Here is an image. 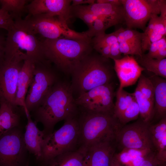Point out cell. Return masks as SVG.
<instances>
[{
  "instance_id": "6da1fadb",
  "label": "cell",
  "mask_w": 166,
  "mask_h": 166,
  "mask_svg": "<svg viewBox=\"0 0 166 166\" xmlns=\"http://www.w3.org/2000/svg\"><path fill=\"white\" fill-rule=\"evenodd\" d=\"M73 94L70 85L58 81L40 105L32 112L34 121L42 124L45 136L52 132L55 125L59 121L77 116L78 106Z\"/></svg>"
},
{
  "instance_id": "7a4b0ae2",
  "label": "cell",
  "mask_w": 166,
  "mask_h": 166,
  "mask_svg": "<svg viewBox=\"0 0 166 166\" xmlns=\"http://www.w3.org/2000/svg\"><path fill=\"white\" fill-rule=\"evenodd\" d=\"M91 41L45 39L42 42L45 59L64 73L71 75L80 62L93 50Z\"/></svg>"
},
{
  "instance_id": "3957f363",
  "label": "cell",
  "mask_w": 166,
  "mask_h": 166,
  "mask_svg": "<svg viewBox=\"0 0 166 166\" xmlns=\"http://www.w3.org/2000/svg\"><path fill=\"white\" fill-rule=\"evenodd\" d=\"M78 120V145L84 150L99 143L113 141L123 126L111 113L85 111Z\"/></svg>"
},
{
  "instance_id": "277c9868",
  "label": "cell",
  "mask_w": 166,
  "mask_h": 166,
  "mask_svg": "<svg viewBox=\"0 0 166 166\" xmlns=\"http://www.w3.org/2000/svg\"><path fill=\"white\" fill-rule=\"evenodd\" d=\"M97 53H93V51L84 58L71 74V88L73 92H77L78 95L97 87L111 82L113 68L109 58Z\"/></svg>"
},
{
  "instance_id": "5b68a950",
  "label": "cell",
  "mask_w": 166,
  "mask_h": 166,
  "mask_svg": "<svg viewBox=\"0 0 166 166\" xmlns=\"http://www.w3.org/2000/svg\"><path fill=\"white\" fill-rule=\"evenodd\" d=\"M4 58H14L24 61L30 60L35 63L46 61L42 42L27 30L15 23L7 31Z\"/></svg>"
},
{
  "instance_id": "8992f818",
  "label": "cell",
  "mask_w": 166,
  "mask_h": 166,
  "mask_svg": "<svg viewBox=\"0 0 166 166\" xmlns=\"http://www.w3.org/2000/svg\"><path fill=\"white\" fill-rule=\"evenodd\" d=\"M15 23L34 34H38L45 39L64 38L75 39L91 40L85 31L78 32L69 27L68 23L57 17L44 14L28 16L24 19L14 20Z\"/></svg>"
},
{
  "instance_id": "52a82bcc",
  "label": "cell",
  "mask_w": 166,
  "mask_h": 166,
  "mask_svg": "<svg viewBox=\"0 0 166 166\" xmlns=\"http://www.w3.org/2000/svg\"><path fill=\"white\" fill-rule=\"evenodd\" d=\"M79 124L76 116L65 121L59 129L44 136L40 162L45 161L61 154L75 150L78 145Z\"/></svg>"
},
{
  "instance_id": "ba28073f",
  "label": "cell",
  "mask_w": 166,
  "mask_h": 166,
  "mask_svg": "<svg viewBox=\"0 0 166 166\" xmlns=\"http://www.w3.org/2000/svg\"><path fill=\"white\" fill-rule=\"evenodd\" d=\"M57 76L48 61L35 63L32 80L25 99L30 113L38 107L53 86L58 81Z\"/></svg>"
},
{
  "instance_id": "9c48e42d",
  "label": "cell",
  "mask_w": 166,
  "mask_h": 166,
  "mask_svg": "<svg viewBox=\"0 0 166 166\" xmlns=\"http://www.w3.org/2000/svg\"><path fill=\"white\" fill-rule=\"evenodd\" d=\"M21 128L16 127L0 137V166H25L27 152Z\"/></svg>"
},
{
  "instance_id": "30bf717a",
  "label": "cell",
  "mask_w": 166,
  "mask_h": 166,
  "mask_svg": "<svg viewBox=\"0 0 166 166\" xmlns=\"http://www.w3.org/2000/svg\"><path fill=\"white\" fill-rule=\"evenodd\" d=\"M124 10V22L127 28L144 30L154 15L160 14V0H120Z\"/></svg>"
},
{
  "instance_id": "8fae6325",
  "label": "cell",
  "mask_w": 166,
  "mask_h": 166,
  "mask_svg": "<svg viewBox=\"0 0 166 166\" xmlns=\"http://www.w3.org/2000/svg\"><path fill=\"white\" fill-rule=\"evenodd\" d=\"M150 123L141 119L123 126L115 140L122 150L124 148L154 150L150 130Z\"/></svg>"
},
{
  "instance_id": "7c38bea8",
  "label": "cell",
  "mask_w": 166,
  "mask_h": 166,
  "mask_svg": "<svg viewBox=\"0 0 166 166\" xmlns=\"http://www.w3.org/2000/svg\"><path fill=\"white\" fill-rule=\"evenodd\" d=\"M114 95L113 85L110 82L80 94L75 101L86 111L113 113Z\"/></svg>"
},
{
  "instance_id": "4fadbf2b",
  "label": "cell",
  "mask_w": 166,
  "mask_h": 166,
  "mask_svg": "<svg viewBox=\"0 0 166 166\" xmlns=\"http://www.w3.org/2000/svg\"><path fill=\"white\" fill-rule=\"evenodd\" d=\"M23 62L12 58L4 59L0 63V101H6L16 106L17 82Z\"/></svg>"
},
{
  "instance_id": "5bb4252c",
  "label": "cell",
  "mask_w": 166,
  "mask_h": 166,
  "mask_svg": "<svg viewBox=\"0 0 166 166\" xmlns=\"http://www.w3.org/2000/svg\"><path fill=\"white\" fill-rule=\"evenodd\" d=\"M71 0H34L26 6L28 16L57 17L67 23L72 18Z\"/></svg>"
},
{
  "instance_id": "9a60e30c",
  "label": "cell",
  "mask_w": 166,
  "mask_h": 166,
  "mask_svg": "<svg viewBox=\"0 0 166 166\" xmlns=\"http://www.w3.org/2000/svg\"><path fill=\"white\" fill-rule=\"evenodd\" d=\"M113 61V69L120 82L119 89L134 85L145 69L138 64L134 56L124 55L120 59Z\"/></svg>"
},
{
  "instance_id": "2e32d148",
  "label": "cell",
  "mask_w": 166,
  "mask_h": 166,
  "mask_svg": "<svg viewBox=\"0 0 166 166\" xmlns=\"http://www.w3.org/2000/svg\"><path fill=\"white\" fill-rule=\"evenodd\" d=\"M113 142L99 143L84 150L86 166H110L115 154Z\"/></svg>"
},
{
  "instance_id": "e0dca14e",
  "label": "cell",
  "mask_w": 166,
  "mask_h": 166,
  "mask_svg": "<svg viewBox=\"0 0 166 166\" xmlns=\"http://www.w3.org/2000/svg\"><path fill=\"white\" fill-rule=\"evenodd\" d=\"M35 65V62L31 60H25L18 77L15 105L22 107L26 116L30 113L26 108L25 99L32 80Z\"/></svg>"
},
{
  "instance_id": "ac0fdd59",
  "label": "cell",
  "mask_w": 166,
  "mask_h": 166,
  "mask_svg": "<svg viewBox=\"0 0 166 166\" xmlns=\"http://www.w3.org/2000/svg\"><path fill=\"white\" fill-rule=\"evenodd\" d=\"M27 123L23 134V140L28 152L34 155L39 161L42 155V148L45 135L37 127L31 118L30 113L26 116Z\"/></svg>"
},
{
  "instance_id": "d6986e66",
  "label": "cell",
  "mask_w": 166,
  "mask_h": 166,
  "mask_svg": "<svg viewBox=\"0 0 166 166\" xmlns=\"http://www.w3.org/2000/svg\"><path fill=\"white\" fill-rule=\"evenodd\" d=\"M89 11L98 17L108 18L119 23L124 22V10L120 0H111L110 3L85 5Z\"/></svg>"
},
{
  "instance_id": "ffe728a7",
  "label": "cell",
  "mask_w": 166,
  "mask_h": 166,
  "mask_svg": "<svg viewBox=\"0 0 166 166\" xmlns=\"http://www.w3.org/2000/svg\"><path fill=\"white\" fill-rule=\"evenodd\" d=\"M166 36V26L160 16L153 15L142 33L141 47L143 53L148 50L151 44Z\"/></svg>"
},
{
  "instance_id": "44dd1931",
  "label": "cell",
  "mask_w": 166,
  "mask_h": 166,
  "mask_svg": "<svg viewBox=\"0 0 166 166\" xmlns=\"http://www.w3.org/2000/svg\"><path fill=\"white\" fill-rule=\"evenodd\" d=\"M41 162V166H86L85 152L80 148Z\"/></svg>"
},
{
  "instance_id": "7402d4cb",
  "label": "cell",
  "mask_w": 166,
  "mask_h": 166,
  "mask_svg": "<svg viewBox=\"0 0 166 166\" xmlns=\"http://www.w3.org/2000/svg\"><path fill=\"white\" fill-rule=\"evenodd\" d=\"M17 107L6 101H0V137L19 126L20 115L17 110Z\"/></svg>"
},
{
  "instance_id": "603a6c76",
  "label": "cell",
  "mask_w": 166,
  "mask_h": 166,
  "mask_svg": "<svg viewBox=\"0 0 166 166\" xmlns=\"http://www.w3.org/2000/svg\"><path fill=\"white\" fill-rule=\"evenodd\" d=\"M149 78L154 87V115L161 119L166 117V79L155 75Z\"/></svg>"
},
{
  "instance_id": "cb8c5ba5",
  "label": "cell",
  "mask_w": 166,
  "mask_h": 166,
  "mask_svg": "<svg viewBox=\"0 0 166 166\" xmlns=\"http://www.w3.org/2000/svg\"><path fill=\"white\" fill-rule=\"evenodd\" d=\"M136 56L137 62L145 69L166 79V58L158 60L148 57L144 53L141 56Z\"/></svg>"
},
{
  "instance_id": "d4e9b609",
  "label": "cell",
  "mask_w": 166,
  "mask_h": 166,
  "mask_svg": "<svg viewBox=\"0 0 166 166\" xmlns=\"http://www.w3.org/2000/svg\"><path fill=\"white\" fill-rule=\"evenodd\" d=\"M133 93L139 108L140 119L150 123L154 116V102L144 97L137 87Z\"/></svg>"
},
{
  "instance_id": "484cf974",
  "label": "cell",
  "mask_w": 166,
  "mask_h": 166,
  "mask_svg": "<svg viewBox=\"0 0 166 166\" xmlns=\"http://www.w3.org/2000/svg\"><path fill=\"white\" fill-rule=\"evenodd\" d=\"M114 32L118 42H125L142 48V33L133 29L122 27Z\"/></svg>"
},
{
  "instance_id": "4316f807",
  "label": "cell",
  "mask_w": 166,
  "mask_h": 166,
  "mask_svg": "<svg viewBox=\"0 0 166 166\" xmlns=\"http://www.w3.org/2000/svg\"><path fill=\"white\" fill-rule=\"evenodd\" d=\"M116 101L113 111L114 116L118 119L135 98L133 93H130L123 89H118L116 94Z\"/></svg>"
},
{
  "instance_id": "83f0119b",
  "label": "cell",
  "mask_w": 166,
  "mask_h": 166,
  "mask_svg": "<svg viewBox=\"0 0 166 166\" xmlns=\"http://www.w3.org/2000/svg\"><path fill=\"white\" fill-rule=\"evenodd\" d=\"M119 23L108 18L99 17L94 21L88 30L85 31L89 38H93L105 33V30L109 27Z\"/></svg>"
},
{
  "instance_id": "f1b7e54d",
  "label": "cell",
  "mask_w": 166,
  "mask_h": 166,
  "mask_svg": "<svg viewBox=\"0 0 166 166\" xmlns=\"http://www.w3.org/2000/svg\"><path fill=\"white\" fill-rule=\"evenodd\" d=\"M26 0H0L1 8L7 11L13 17L14 21L21 18V14L26 9Z\"/></svg>"
},
{
  "instance_id": "f546056e",
  "label": "cell",
  "mask_w": 166,
  "mask_h": 166,
  "mask_svg": "<svg viewBox=\"0 0 166 166\" xmlns=\"http://www.w3.org/2000/svg\"><path fill=\"white\" fill-rule=\"evenodd\" d=\"M71 15L72 17L74 16L81 19L87 25L89 28L98 17L88 10L84 5L71 6Z\"/></svg>"
},
{
  "instance_id": "4dcf8cb0",
  "label": "cell",
  "mask_w": 166,
  "mask_h": 166,
  "mask_svg": "<svg viewBox=\"0 0 166 166\" xmlns=\"http://www.w3.org/2000/svg\"><path fill=\"white\" fill-rule=\"evenodd\" d=\"M148 50V53L145 55L148 57L158 60L166 58V36L152 43Z\"/></svg>"
},
{
  "instance_id": "1f68e13d",
  "label": "cell",
  "mask_w": 166,
  "mask_h": 166,
  "mask_svg": "<svg viewBox=\"0 0 166 166\" xmlns=\"http://www.w3.org/2000/svg\"><path fill=\"white\" fill-rule=\"evenodd\" d=\"M91 41L93 49L95 51L104 46H111L118 42L114 32L109 34L105 33L97 35L93 38Z\"/></svg>"
},
{
  "instance_id": "d6a6232c",
  "label": "cell",
  "mask_w": 166,
  "mask_h": 166,
  "mask_svg": "<svg viewBox=\"0 0 166 166\" xmlns=\"http://www.w3.org/2000/svg\"><path fill=\"white\" fill-rule=\"evenodd\" d=\"M139 115V108L134 98L117 119L123 126L130 121L136 119Z\"/></svg>"
},
{
  "instance_id": "836d02e7",
  "label": "cell",
  "mask_w": 166,
  "mask_h": 166,
  "mask_svg": "<svg viewBox=\"0 0 166 166\" xmlns=\"http://www.w3.org/2000/svg\"><path fill=\"white\" fill-rule=\"evenodd\" d=\"M138 80L137 87L142 95L154 102V87L151 80L141 74Z\"/></svg>"
},
{
  "instance_id": "e575fe53",
  "label": "cell",
  "mask_w": 166,
  "mask_h": 166,
  "mask_svg": "<svg viewBox=\"0 0 166 166\" xmlns=\"http://www.w3.org/2000/svg\"><path fill=\"white\" fill-rule=\"evenodd\" d=\"M119 43L120 51L121 53L124 55L141 56L144 53L141 47L125 42H122Z\"/></svg>"
},
{
  "instance_id": "d590c367",
  "label": "cell",
  "mask_w": 166,
  "mask_h": 166,
  "mask_svg": "<svg viewBox=\"0 0 166 166\" xmlns=\"http://www.w3.org/2000/svg\"><path fill=\"white\" fill-rule=\"evenodd\" d=\"M14 24L12 16L8 12L0 8V28L9 30Z\"/></svg>"
},
{
  "instance_id": "8d00e7d4",
  "label": "cell",
  "mask_w": 166,
  "mask_h": 166,
  "mask_svg": "<svg viewBox=\"0 0 166 166\" xmlns=\"http://www.w3.org/2000/svg\"><path fill=\"white\" fill-rule=\"evenodd\" d=\"M157 157L155 150H152L146 156L145 159L139 166H158L162 163Z\"/></svg>"
},
{
  "instance_id": "74e56055",
  "label": "cell",
  "mask_w": 166,
  "mask_h": 166,
  "mask_svg": "<svg viewBox=\"0 0 166 166\" xmlns=\"http://www.w3.org/2000/svg\"><path fill=\"white\" fill-rule=\"evenodd\" d=\"M123 57L121 53L118 42L115 43L110 46L109 58L113 60L121 59Z\"/></svg>"
},
{
  "instance_id": "f35d334b",
  "label": "cell",
  "mask_w": 166,
  "mask_h": 166,
  "mask_svg": "<svg viewBox=\"0 0 166 166\" xmlns=\"http://www.w3.org/2000/svg\"><path fill=\"white\" fill-rule=\"evenodd\" d=\"M6 38L0 33V63L4 59Z\"/></svg>"
},
{
  "instance_id": "ab89813d",
  "label": "cell",
  "mask_w": 166,
  "mask_h": 166,
  "mask_svg": "<svg viewBox=\"0 0 166 166\" xmlns=\"http://www.w3.org/2000/svg\"><path fill=\"white\" fill-rule=\"evenodd\" d=\"M160 17L166 26V1L160 0Z\"/></svg>"
},
{
  "instance_id": "60d3db41",
  "label": "cell",
  "mask_w": 166,
  "mask_h": 166,
  "mask_svg": "<svg viewBox=\"0 0 166 166\" xmlns=\"http://www.w3.org/2000/svg\"><path fill=\"white\" fill-rule=\"evenodd\" d=\"M96 1L95 0H72L71 6H76L85 4L90 5L95 3Z\"/></svg>"
},
{
  "instance_id": "b9f144b4",
  "label": "cell",
  "mask_w": 166,
  "mask_h": 166,
  "mask_svg": "<svg viewBox=\"0 0 166 166\" xmlns=\"http://www.w3.org/2000/svg\"><path fill=\"white\" fill-rule=\"evenodd\" d=\"M146 156L133 160L123 166H139L144 161Z\"/></svg>"
},
{
  "instance_id": "7bdbcfd3",
  "label": "cell",
  "mask_w": 166,
  "mask_h": 166,
  "mask_svg": "<svg viewBox=\"0 0 166 166\" xmlns=\"http://www.w3.org/2000/svg\"><path fill=\"white\" fill-rule=\"evenodd\" d=\"M110 166H122L116 158L115 154L112 159Z\"/></svg>"
},
{
  "instance_id": "ee69618b",
  "label": "cell",
  "mask_w": 166,
  "mask_h": 166,
  "mask_svg": "<svg viewBox=\"0 0 166 166\" xmlns=\"http://www.w3.org/2000/svg\"><path fill=\"white\" fill-rule=\"evenodd\" d=\"M166 162H162L158 166H166Z\"/></svg>"
},
{
  "instance_id": "f6af8a7d",
  "label": "cell",
  "mask_w": 166,
  "mask_h": 166,
  "mask_svg": "<svg viewBox=\"0 0 166 166\" xmlns=\"http://www.w3.org/2000/svg\"><path fill=\"white\" fill-rule=\"evenodd\" d=\"M25 166H29V163L28 161L27 162Z\"/></svg>"
},
{
  "instance_id": "bcb514c9",
  "label": "cell",
  "mask_w": 166,
  "mask_h": 166,
  "mask_svg": "<svg viewBox=\"0 0 166 166\" xmlns=\"http://www.w3.org/2000/svg\"></svg>"
}]
</instances>
